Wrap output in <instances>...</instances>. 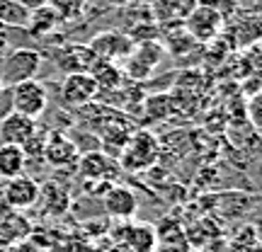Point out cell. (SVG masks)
<instances>
[{
  "instance_id": "6da1fadb",
  "label": "cell",
  "mask_w": 262,
  "mask_h": 252,
  "mask_svg": "<svg viewBox=\"0 0 262 252\" xmlns=\"http://www.w3.org/2000/svg\"><path fill=\"white\" fill-rule=\"evenodd\" d=\"M160 155V146L156 136L150 131H131V136L126 139L124 148L119 150V158H122V168L129 175H141L150 170L158 163Z\"/></svg>"
},
{
  "instance_id": "7a4b0ae2",
  "label": "cell",
  "mask_w": 262,
  "mask_h": 252,
  "mask_svg": "<svg viewBox=\"0 0 262 252\" xmlns=\"http://www.w3.org/2000/svg\"><path fill=\"white\" fill-rule=\"evenodd\" d=\"M10 93V107L12 112L22 114V117H29L37 122L41 114L47 112L49 107V90L47 85L37 80V78H29L25 83H17L8 87Z\"/></svg>"
},
{
  "instance_id": "3957f363",
  "label": "cell",
  "mask_w": 262,
  "mask_h": 252,
  "mask_svg": "<svg viewBox=\"0 0 262 252\" xmlns=\"http://www.w3.org/2000/svg\"><path fill=\"white\" fill-rule=\"evenodd\" d=\"M39 65H41V54L37 49L19 47L15 51H8L0 58V80L5 85V90L17 83H25L29 78H37Z\"/></svg>"
},
{
  "instance_id": "277c9868",
  "label": "cell",
  "mask_w": 262,
  "mask_h": 252,
  "mask_svg": "<svg viewBox=\"0 0 262 252\" xmlns=\"http://www.w3.org/2000/svg\"><path fill=\"white\" fill-rule=\"evenodd\" d=\"M185 32L194 39L196 44H204V41H211L221 34V27H224V12L214 5H196L189 17L185 19Z\"/></svg>"
},
{
  "instance_id": "5b68a950",
  "label": "cell",
  "mask_w": 262,
  "mask_h": 252,
  "mask_svg": "<svg viewBox=\"0 0 262 252\" xmlns=\"http://www.w3.org/2000/svg\"><path fill=\"white\" fill-rule=\"evenodd\" d=\"M134 41H131L124 32H117V29H107V32H97L88 49L93 51V56L97 61H107V63H119V61H126L131 51H134Z\"/></svg>"
},
{
  "instance_id": "8992f818",
  "label": "cell",
  "mask_w": 262,
  "mask_h": 252,
  "mask_svg": "<svg viewBox=\"0 0 262 252\" xmlns=\"http://www.w3.org/2000/svg\"><path fill=\"white\" fill-rule=\"evenodd\" d=\"M0 194H3V201H5L10 209H15V211H27V209H32V206L39 201L41 187H39V182L34 177H29V175H17V177H12V179H5Z\"/></svg>"
},
{
  "instance_id": "52a82bcc",
  "label": "cell",
  "mask_w": 262,
  "mask_h": 252,
  "mask_svg": "<svg viewBox=\"0 0 262 252\" xmlns=\"http://www.w3.org/2000/svg\"><path fill=\"white\" fill-rule=\"evenodd\" d=\"M58 97L68 107H88L97 97V85L90 73H71L63 78Z\"/></svg>"
},
{
  "instance_id": "ba28073f",
  "label": "cell",
  "mask_w": 262,
  "mask_h": 252,
  "mask_svg": "<svg viewBox=\"0 0 262 252\" xmlns=\"http://www.w3.org/2000/svg\"><path fill=\"white\" fill-rule=\"evenodd\" d=\"M78 155H80V150H78L75 141L68 133H61V131L47 133V141H44V160H47L51 168H56V170L71 168V165L78 163Z\"/></svg>"
},
{
  "instance_id": "9c48e42d",
  "label": "cell",
  "mask_w": 262,
  "mask_h": 252,
  "mask_svg": "<svg viewBox=\"0 0 262 252\" xmlns=\"http://www.w3.org/2000/svg\"><path fill=\"white\" fill-rule=\"evenodd\" d=\"M54 56V63H56L58 71H63L66 75L71 73H90V68L97 58L93 56V51L88 49V44H63L51 51Z\"/></svg>"
},
{
  "instance_id": "30bf717a",
  "label": "cell",
  "mask_w": 262,
  "mask_h": 252,
  "mask_svg": "<svg viewBox=\"0 0 262 252\" xmlns=\"http://www.w3.org/2000/svg\"><path fill=\"white\" fill-rule=\"evenodd\" d=\"M104 211L117 221H129L139 211V199L136 192L126 185H110L104 189Z\"/></svg>"
},
{
  "instance_id": "8fae6325",
  "label": "cell",
  "mask_w": 262,
  "mask_h": 252,
  "mask_svg": "<svg viewBox=\"0 0 262 252\" xmlns=\"http://www.w3.org/2000/svg\"><path fill=\"white\" fill-rule=\"evenodd\" d=\"M37 122L34 119H29V117H22L17 112H10L3 122H0V141L3 143H10V146H25L32 136H34V131H37Z\"/></svg>"
},
{
  "instance_id": "7c38bea8",
  "label": "cell",
  "mask_w": 262,
  "mask_h": 252,
  "mask_svg": "<svg viewBox=\"0 0 262 252\" xmlns=\"http://www.w3.org/2000/svg\"><path fill=\"white\" fill-rule=\"evenodd\" d=\"M90 75H93L95 85H97V95L114 93V90L124 87V83H126L122 68L117 63H107V61H95L93 68H90Z\"/></svg>"
},
{
  "instance_id": "4fadbf2b",
  "label": "cell",
  "mask_w": 262,
  "mask_h": 252,
  "mask_svg": "<svg viewBox=\"0 0 262 252\" xmlns=\"http://www.w3.org/2000/svg\"><path fill=\"white\" fill-rule=\"evenodd\" d=\"M158 245V235L156 228L148 223H134L126 225V238H124V247L129 252H153Z\"/></svg>"
},
{
  "instance_id": "5bb4252c",
  "label": "cell",
  "mask_w": 262,
  "mask_h": 252,
  "mask_svg": "<svg viewBox=\"0 0 262 252\" xmlns=\"http://www.w3.org/2000/svg\"><path fill=\"white\" fill-rule=\"evenodd\" d=\"M61 25H63L61 17H58L49 5L32 10V12H29V19H27V29H29V34H32L34 39H47L49 34H54Z\"/></svg>"
},
{
  "instance_id": "9a60e30c",
  "label": "cell",
  "mask_w": 262,
  "mask_h": 252,
  "mask_svg": "<svg viewBox=\"0 0 262 252\" xmlns=\"http://www.w3.org/2000/svg\"><path fill=\"white\" fill-rule=\"evenodd\" d=\"M27 170V158L19 146L0 143V179H12L17 175H25Z\"/></svg>"
},
{
  "instance_id": "2e32d148",
  "label": "cell",
  "mask_w": 262,
  "mask_h": 252,
  "mask_svg": "<svg viewBox=\"0 0 262 252\" xmlns=\"http://www.w3.org/2000/svg\"><path fill=\"white\" fill-rule=\"evenodd\" d=\"M165 54H168L165 44H160L158 39H153V41H141V44H136L129 56L136 58V61H139L141 65H146L148 71H156L160 65V61L165 58Z\"/></svg>"
},
{
  "instance_id": "e0dca14e",
  "label": "cell",
  "mask_w": 262,
  "mask_h": 252,
  "mask_svg": "<svg viewBox=\"0 0 262 252\" xmlns=\"http://www.w3.org/2000/svg\"><path fill=\"white\" fill-rule=\"evenodd\" d=\"M78 168L80 175L88 179H107V168H110V160L104 153L90 150V153H80L78 158Z\"/></svg>"
},
{
  "instance_id": "ac0fdd59",
  "label": "cell",
  "mask_w": 262,
  "mask_h": 252,
  "mask_svg": "<svg viewBox=\"0 0 262 252\" xmlns=\"http://www.w3.org/2000/svg\"><path fill=\"white\" fill-rule=\"evenodd\" d=\"M27 19H29V10L25 5H19L17 0H0V22L8 29L27 27Z\"/></svg>"
},
{
  "instance_id": "d6986e66",
  "label": "cell",
  "mask_w": 262,
  "mask_h": 252,
  "mask_svg": "<svg viewBox=\"0 0 262 252\" xmlns=\"http://www.w3.org/2000/svg\"><path fill=\"white\" fill-rule=\"evenodd\" d=\"M29 235V221L19 214H10L0 221V238H5L10 243H19Z\"/></svg>"
},
{
  "instance_id": "ffe728a7",
  "label": "cell",
  "mask_w": 262,
  "mask_h": 252,
  "mask_svg": "<svg viewBox=\"0 0 262 252\" xmlns=\"http://www.w3.org/2000/svg\"><path fill=\"white\" fill-rule=\"evenodd\" d=\"M49 8L56 12L61 22H80L88 10V0H49Z\"/></svg>"
},
{
  "instance_id": "44dd1931",
  "label": "cell",
  "mask_w": 262,
  "mask_h": 252,
  "mask_svg": "<svg viewBox=\"0 0 262 252\" xmlns=\"http://www.w3.org/2000/svg\"><path fill=\"white\" fill-rule=\"evenodd\" d=\"M41 194H44V199H47L49 211L61 214V211H66V209L71 206V196H68V192H66L63 187H58V185H47V189H44Z\"/></svg>"
},
{
  "instance_id": "7402d4cb",
  "label": "cell",
  "mask_w": 262,
  "mask_h": 252,
  "mask_svg": "<svg viewBox=\"0 0 262 252\" xmlns=\"http://www.w3.org/2000/svg\"><path fill=\"white\" fill-rule=\"evenodd\" d=\"M153 252H187V243H158Z\"/></svg>"
},
{
  "instance_id": "603a6c76",
  "label": "cell",
  "mask_w": 262,
  "mask_h": 252,
  "mask_svg": "<svg viewBox=\"0 0 262 252\" xmlns=\"http://www.w3.org/2000/svg\"><path fill=\"white\" fill-rule=\"evenodd\" d=\"M10 112H12V107H10V93L5 90V93L0 95V122H3Z\"/></svg>"
},
{
  "instance_id": "cb8c5ba5",
  "label": "cell",
  "mask_w": 262,
  "mask_h": 252,
  "mask_svg": "<svg viewBox=\"0 0 262 252\" xmlns=\"http://www.w3.org/2000/svg\"><path fill=\"white\" fill-rule=\"evenodd\" d=\"M19 5H25V8L32 12V10H37V8H44V5H49V0H17Z\"/></svg>"
},
{
  "instance_id": "d4e9b609",
  "label": "cell",
  "mask_w": 262,
  "mask_h": 252,
  "mask_svg": "<svg viewBox=\"0 0 262 252\" xmlns=\"http://www.w3.org/2000/svg\"><path fill=\"white\" fill-rule=\"evenodd\" d=\"M107 8H129L134 0H102Z\"/></svg>"
},
{
  "instance_id": "484cf974",
  "label": "cell",
  "mask_w": 262,
  "mask_h": 252,
  "mask_svg": "<svg viewBox=\"0 0 262 252\" xmlns=\"http://www.w3.org/2000/svg\"><path fill=\"white\" fill-rule=\"evenodd\" d=\"M5 34H8V27H5V25L0 22V37H5Z\"/></svg>"
},
{
  "instance_id": "4316f807",
  "label": "cell",
  "mask_w": 262,
  "mask_h": 252,
  "mask_svg": "<svg viewBox=\"0 0 262 252\" xmlns=\"http://www.w3.org/2000/svg\"><path fill=\"white\" fill-rule=\"evenodd\" d=\"M189 252H209V250H204V247H194V250H189Z\"/></svg>"
},
{
  "instance_id": "83f0119b",
  "label": "cell",
  "mask_w": 262,
  "mask_h": 252,
  "mask_svg": "<svg viewBox=\"0 0 262 252\" xmlns=\"http://www.w3.org/2000/svg\"><path fill=\"white\" fill-rule=\"evenodd\" d=\"M5 93V85H3V80H0V95Z\"/></svg>"
},
{
  "instance_id": "f1b7e54d",
  "label": "cell",
  "mask_w": 262,
  "mask_h": 252,
  "mask_svg": "<svg viewBox=\"0 0 262 252\" xmlns=\"http://www.w3.org/2000/svg\"><path fill=\"white\" fill-rule=\"evenodd\" d=\"M209 3H211V0H202V5H209Z\"/></svg>"
}]
</instances>
